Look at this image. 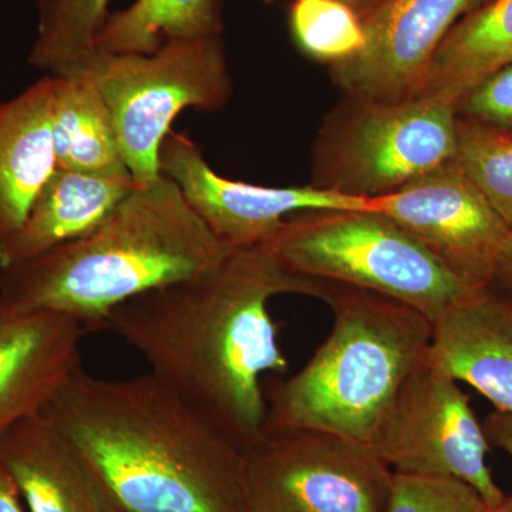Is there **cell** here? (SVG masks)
I'll return each mask as SVG.
<instances>
[{
  "instance_id": "f546056e",
  "label": "cell",
  "mask_w": 512,
  "mask_h": 512,
  "mask_svg": "<svg viewBox=\"0 0 512 512\" xmlns=\"http://www.w3.org/2000/svg\"><path fill=\"white\" fill-rule=\"evenodd\" d=\"M477 512H512V494L505 495L503 500H501L498 504H481V507L478 508Z\"/></svg>"
},
{
  "instance_id": "2e32d148",
  "label": "cell",
  "mask_w": 512,
  "mask_h": 512,
  "mask_svg": "<svg viewBox=\"0 0 512 512\" xmlns=\"http://www.w3.org/2000/svg\"><path fill=\"white\" fill-rule=\"evenodd\" d=\"M52 86L45 76L0 109V245L22 228L57 170Z\"/></svg>"
},
{
  "instance_id": "52a82bcc",
  "label": "cell",
  "mask_w": 512,
  "mask_h": 512,
  "mask_svg": "<svg viewBox=\"0 0 512 512\" xmlns=\"http://www.w3.org/2000/svg\"><path fill=\"white\" fill-rule=\"evenodd\" d=\"M456 104L433 96L350 99L330 114L313 150V183L356 198L382 197L453 160Z\"/></svg>"
},
{
  "instance_id": "ac0fdd59",
  "label": "cell",
  "mask_w": 512,
  "mask_h": 512,
  "mask_svg": "<svg viewBox=\"0 0 512 512\" xmlns=\"http://www.w3.org/2000/svg\"><path fill=\"white\" fill-rule=\"evenodd\" d=\"M52 80L57 168L131 177L121 154L113 116L97 87L76 74L52 76Z\"/></svg>"
},
{
  "instance_id": "4dcf8cb0",
  "label": "cell",
  "mask_w": 512,
  "mask_h": 512,
  "mask_svg": "<svg viewBox=\"0 0 512 512\" xmlns=\"http://www.w3.org/2000/svg\"><path fill=\"white\" fill-rule=\"evenodd\" d=\"M47 2H49V0H35L37 10L40 12V10L45 9Z\"/></svg>"
},
{
  "instance_id": "6da1fadb",
  "label": "cell",
  "mask_w": 512,
  "mask_h": 512,
  "mask_svg": "<svg viewBox=\"0 0 512 512\" xmlns=\"http://www.w3.org/2000/svg\"><path fill=\"white\" fill-rule=\"evenodd\" d=\"M332 284L284 264L271 245L232 249L211 271L131 299L106 328L146 359L150 373L242 450L265 434L262 377L285 373L276 296L326 303Z\"/></svg>"
},
{
  "instance_id": "83f0119b",
  "label": "cell",
  "mask_w": 512,
  "mask_h": 512,
  "mask_svg": "<svg viewBox=\"0 0 512 512\" xmlns=\"http://www.w3.org/2000/svg\"><path fill=\"white\" fill-rule=\"evenodd\" d=\"M495 282L503 285L512 296V232L498 258L494 284Z\"/></svg>"
},
{
  "instance_id": "cb8c5ba5",
  "label": "cell",
  "mask_w": 512,
  "mask_h": 512,
  "mask_svg": "<svg viewBox=\"0 0 512 512\" xmlns=\"http://www.w3.org/2000/svg\"><path fill=\"white\" fill-rule=\"evenodd\" d=\"M483 503L477 491L461 481L393 473L386 512H477Z\"/></svg>"
},
{
  "instance_id": "8992f818",
  "label": "cell",
  "mask_w": 512,
  "mask_h": 512,
  "mask_svg": "<svg viewBox=\"0 0 512 512\" xmlns=\"http://www.w3.org/2000/svg\"><path fill=\"white\" fill-rule=\"evenodd\" d=\"M66 74L90 80L106 101L136 185L161 177V146L184 110L221 109L232 92L220 37L167 42L148 55L94 47L56 76Z\"/></svg>"
},
{
  "instance_id": "9c48e42d",
  "label": "cell",
  "mask_w": 512,
  "mask_h": 512,
  "mask_svg": "<svg viewBox=\"0 0 512 512\" xmlns=\"http://www.w3.org/2000/svg\"><path fill=\"white\" fill-rule=\"evenodd\" d=\"M369 447L393 473L461 481L487 505L505 497L488 467L490 441L470 396L429 352L404 380Z\"/></svg>"
},
{
  "instance_id": "8fae6325",
  "label": "cell",
  "mask_w": 512,
  "mask_h": 512,
  "mask_svg": "<svg viewBox=\"0 0 512 512\" xmlns=\"http://www.w3.org/2000/svg\"><path fill=\"white\" fill-rule=\"evenodd\" d=\"M160 173L228 248L275 241L293 215L311 211H373V200L305 187H265L222 177L191 138L171 131L160 150Z\"/></svg>"
},
{
  "instance_id": "4316f807",
  "label": "cell",
  "mask_w": 512,
  "mask_h": 512,
  "mask_svg": "<svg viewBox=\"0 0 512 512\" xmlns=\"http://www.w3.org/2000/svg\"><path fill=\"white\" fill-rule=\"evenodd\" d=\"M0 512H28L13 477L0 458Z\"/></svg>"
},
{
  "instance_id": "4fadbf2b",
  "label": "cell",
  "mask_w": 512,
  "mask_h": 512,
  "mask_svg": "<svg viewBox=\"0 0 512 512\" xmlns=\"http://www.w3.org/2000/svg\"><path fill=\"white\" fill-rule=\"evenodd\" d=\"M84 332L79 322L57 313L0 320V439L42 412L82 366Z\"/></svg>"
},
{
  "instance_id": "30bf717a",
  "label": "cell",
  "mask_w": 512,
  "mask_h": 512,
  "mask_svg": "<svg viewBox=\"0 0 512 512\" xmlns=\"http://www.w3.org/2000/svg\"><path fill=\"white\" fill-rule=\"evenodd\" d=\"M372 200L373 211L412 235L458 278L477 288L494 284L512 231L454 158Z\"/></svg>"
},
{
  "instance_id": "5bb4252c",
  "label": "cell",
  "mask_w": 512,
  "mask_h": 512,
  "mask_svg": "<svg viewBox=\"0 0 512 512\" xmlns=\"http://www.w3.org/2000/svg\"><path fill=\"white\" fill-rule=\"evenodd\" d=\"M28 512H124L92 464L42 413L0 439Z\"/></svg>"
},
{
  "instance_id": "5b68a950",
  "label": "cell",
  "mask_w": 512,
  "mask_h": 512,
  "mask_svg": "<svg viewBox=\"0 0 512 512\" xmlns=\"http://www.w3.org/2000/svg\"><path fill=\"white\" fill-rule=\"evenodd\" d=\"M269 245L298 274L396 299L431 323L477 289L376 211L301 212Z\"/></svg>"
},
{
  "instance_id": "44dd1931",
  "label": "cell",
  "mask_w": 512,
  "mask_h": 512,
  "mask_svg": "<svg viewBox=\"0 0 512 512\" xmlns=\"http://www.w3.org/2000/svg\"><path fill=\"white\" fill-rule=\"evenodd\" d=\"M109 3L110 0H49L39 12L30 66L46 76H56L92 52L109 19Z\"/></svg>"
},
{
  "instance_id": "484cf974",
  "label": "cell",
  "mask_w": 512,
  "mask_h": 512,
  "mask_svg": "<svg viewBox=\"0 0 512 512\" xmlns=\"http://www.w3.org/2000/svg\"><path fill=\"white\" fill-rule=\"evenodd\" d=\"M483 424L490 444L501 448L512 460V414L494 410L488 414Z\"/></svg>"
},
{
  "instance_id": "7a4b0ae2",
  "label": "cell",
  "mask_w": 512,
  "mask_h": 512,
  "mask_svg": "<svg viewBox=\"0 0 512 512\" xmlns=\"http://www.w3.org/2000/svg\"><path fill=\"white\" fill-rule=\"evenodd\" d=\"M124 512H248L244 450L150 372L74 370L40 412Z\"/></svg>"
},
{
  "instance_id": "e0dca14e",
  "label": "cell",
  "mask_w": 512,
  "mask_h": 512,
  "mask_svg": "<svg viewBox=\"0 0 512 512\" xmlns=\"http://www.w3.org/2000/svg\"><path fill=\"white\" fill-rule=\"evenodd\" d=\"M136 188L131 177L57 168L22 228L0 245V268L29 261L84 237Z\"/></svg>"
},
{
  "instance_id": "ba28073f",
  "label": "cell",
  "mask_w": 512,
  "mask_h": 512,
  "mask_svg": "<svg viewBox=\"0 0 512 512\" xmlns=\"http://www.w3.org/2000/svg\"><path fill=\"white\" fill-rule=\"evenodd\" d=\"M248 512H386L393 471L366 444L322 430L265 431L244 451Z\"/></svg>"
},
{
  "instance_id": "d4e9b609",
  "label": "cell",
  "mask_w": 512,
  "mask_h": 512,
  "mask_svg": "<svg viewBox=\"0 0 512 512\" xmlns=\"http://www.w3.org/2000/svg\"><path fill=\"white\" fill-rule=\"evenodd\" d=\"M460 119L512 131V63L488 74L456 104Z\"/></svg>"
},
{
  "instance_id": "ffe728a7",
  "label": "cell",
  "mask_w": 512,
  "mask_h": 512,
  "mask_svg": "<svg viewBox=\"0 0 512 512\" xmlns=\"http://www.w3.org/2000/svg\"><path fill=\"white\" fill-rule=\"evenodd\" d=\"M221 30L218 0H136L109 16L94 47L148 55L167 42L220 37Z\"/></svg>"
},
{
  "instance_id": "7c38bea8",
  "label": "cell",
  "mask_w": 512,
  "mask_h": 512,
  "mask_svg": "<svg viewBox=\"0 0 512 512\" xmlns=\"http://www.w3.org/2000/svg\"><path fill=\"white\" fill-rule=\"evenodd\" d=\"M487 0H382L363 19L366 42L330 76L350 99H412L426 83L437 50L464 16Z\"/></svg>"
},
{
  "instance_id": "7402d4cb",
  "label": "cell",
  "mask_w": 512,
  "mask_h": 512,
  "mask_svg": "<svg viewBox=\"0 0 512 512\" xmlns=\"http://www.w3.org/2000/svg\"><path fill=\"white\" fill-rule=\"evenodd\" d=\"M454 160L512 231V131L458 117Z\"/></svg>"
},
{
  "instance_id": "1f68e13d",
  "label": "cell",
  "mask_w": 512,
  "mask_h": 512,
  "mask_svg": "<svg viewBox=\"0 0 512 512\" xmlns=\"http://www.w3.org/2000/svg\"><path fill=\"white\" fill-rule=\"evenodd\" d=\"M2 104H3L2 101H0V109H2Z\"/></svg>"
},
{
  "instance_id": "d6986e66",
  "label": "cell",
  "mask_w": 512,
  "mask_h": 512,
  "mask_svg": "<svg viewBox=\"0 0 512 512\" xmlns=\"http://www.w3.org/2000/svg\"><path fill=\"white\" fill-rule=\"evenodd\" d=\"M512 63V0H487L443 40L417 96L457 104L488 74Z\"/></svg>"
},
{
  "instance_id": "9a60e30c",
  "label": "cell",
  "mask_w": 512,
  "mask_h": 512,
  "mask_svg": "<svg viewBox=\"0 0 512 512\" xmlns=\"http://www.w3.org/2000/svg\"><path fill=\"white\" fill-rule=\"evenodd\" d=\"M493 285L474 289L433 322L429 353L497 412L512 414V296Z\"/></svg>"
},
{
  "instance_id": "603a6c76",
  "label": "cell",
  "mask_w": 512,
  "mask_h": 512,
  "mask_svg": "<svg viewBox=\"0 0 512 512\" xmlns=\"http://www.w3.org/2000/svg\"><path fill=\"white\" fill-rule=\"evenodd\" d=\"M291 28L306 55L330 66L352 59L366 42L363 19L338 0H295Z\"/></svg>"
},
{
  "instance_id": "277c9868",
  "label": "cell",
  "mask_w": 512,
  "mask_h": 512,
  "mask_svg": "<svg viewBox=\"0 0 512 512\" xmlns=\"http://www.w3.org/2000/svg\"><path fill=\"white\" fill-rule=\"evenodd\" d=\"M333 328L296 375L266 394L265 431L322 430L370 446L394 397L426 356L433 323L379 293L332 284Z\"/></svg>"
},
{
  "instance_id": "f1b7e54d",
  "label": "cell",
  "mask_w": 512,
  "mask_h": 512,
  "mask_svg": "<svg viewBox=\"0 0 512 512\" xmlns=\"http://www.w3.org/2000/svg\"><path fill=\"white\" fill-rule=\"evenodd\" d=\"M350 6L360 18L365 19L367 15L373 12L380 5L382 0H338Z\"/></svg>"
},
{
  "instance_id": "3957f363",
  "label": "cell",
  "mask_w": 512,
  "mask_h": 512,
  "mask_svg": "<svg viewBox=\"0 0 512 512\" xmlns=\"http://www.w3.org/2000/svg\"><path fill=\"white\" fill-rule=\"evenodd\" d=\"M231 251L161 174L84 237L0 268V320L49 312L103 330L123 303L205 274Z\"/></svg>"
}]
</instances>
